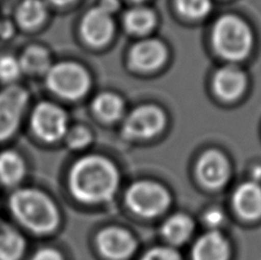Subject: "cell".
<instances>
[{"label":"cell","instance_id":"obj_1","mask_svg":"<svg viewBox=\"0 0 261 260\" xmlns=\"http://www.w3.org/2000/svg\"><path fill=\"white\" fill-rule=\"evenodd\" d=\"M6 210L9 220L28 238L45 239L54 235L61 225L59 205L47 190L27 184L8 192Z\"/></svg>","mask_w":261,"mask_h":260},{"label":"cell","instance_id":"obj_2","mask_svg":"<svg viewBox=\"0 0 261 260\" xmlns=\"http://www.w3.org/2000/svg\"><path fill=\"white\" fill-rule=\"evenodd\" d=\"M118 172L101 156H85L74 162L68 174V187L79 202L93 204L107 201L118 186Z\"/></svg>","mask_w":261,"mask_h":260},{"label":"cell","instance_id":"obj_3","mask_svg":"<svg viewBox=\"0 0 261 260\" xmlns=\"http://www.w3.org/2000/svg\"><path fill=\"white\" fill-rule=\"evenodd\" d=\"M25 127L37 143L55 145L63 141L68 131V114L62 106L53 100H37L32 102Z\"/></svg>","mask_w":261,"mask_h":260},{"label":"cell","instance_id":"obj_4","mask_svg":"<svg viewBox=\"0 0 261 260\" xmlns=\"http://www.w3.org/2000/svg\"><path fill=\"white\" fill-rule=\"evenodd\" d=\"M32 95L24 84L0 87V146H8L25 127Z\"/></svg>","mask_w":261,"mask_h":260},{"label":"cell","instance_id":"obj_5","mask_svg":"<svg viewBox=\"0 0 261 260\" xmlns=\"http://www.w3.org/2000/svg\"><path fill=\"white\" fill-rule=\"evenodd\" d=\"M43 81L50 94L69 101L81 99L91 85L90 76L85 68L70 60L54 61Z\"/></svg>","mask_w":261,"mask_h":260},{"label":"cell","instance_id":"obj_6","mask_svg":"<svg viewBox=\"0 0 261 260\" xmlns=\"http://www.w3.org/2000/svg\"><path fill=\"white\" fill-rule=\"evenodd\" d=\"M213 45L218 53L232 61L244 59L252 45L249 27L235 15L219 18L213 29Z\"/></svg>","mask_w":261,"mask_h":260},{"label":"cell","instance_id":"obj_7","mask_svg":"<svg viewBox=\"0 0 261 260\" xmlns=\"http://www.w3.org/2000/svg\"><path fill=\"white\" fill-rule=\"evenodd\" d=\"M126 199L132 211L143 217L160 215L170 203L166 190L152 181L135 183L128 189Z\"/></svg>","mask_w":261,"mask_h":260},{"label":"cell","instance_id":"obj_8","mask_svg":"<svg viewBox=\"0 0 261 260\" xmlns=\"http://www.w3.org/2000/svg\"><path fill=\"white\" fill-rule=\"evenodd\" d=\"M30 165L21 149L4 146L0 149V188L7 192L27 185Z\"/></svg>","mask_w":261,"mask_h":260},{"label":"cell","instance_id":"obj_9","mask_svg":"<svg viewBox=\"0 0 261 260\" xmlns=\"http://www.w3.org/2000/svg\"><path fill=\"white\" fill-rule=\"evenodd\" d=\"M12 20L18 32L37 34L49 18V6L45 0H20L14 7Z\"/></svg>","mask_w":261,"mask_h":260},{"label":"cell","instance_id":"obj_10","mask_svg":"<svg viewBox=\"0 0 261 260\" xmlns=\"http://www.w3.org/2000/svg\"><path fill=\"white\" fill-rule=\"evenodd\" d=\"M16 55L23 78L29 80H43L54 63L50 49L38 41L25 44Z\"/></svg>","mask_w":261,"mask_h":260},{"label":"cell","instance_id":"obj_11","mask_svg":"<svg viewBox=\"0 0 261 260\" xmlns=\"http://www.w3.org/2000/svg\"><path fill=\"white\" fill-rule=\"evenodd\" d=\"M165 125V116L153 106L135 109L124 123V133L130 138H149L157 134Z\"/></svg>","mask_w":261,"mask_h":260},{"label":"cell","instance_id":"obj_12","mask_svg":"<svg viewBox=\"0 0 261 260\" xmlns=\"http://www.w3.org/2000/svg\"><path fill=\"white\" fill-rule=\"evenodd\" d=\"M28 251V236L11 220L0 216V260H25Z\"/></svg>","mask_w":261,"mask_h":260},{"label":"cell","instance_id":"obj_13","mask_svg":"<svg viewBox=\"0 0 261 260\" xmlns=\"http://www.w3.org/2000/svg\"><path fill=\"white\" fill-rule=\"evenodd\" d=\"M114 23L111 15L101 7H95L88 11L84 16L81 31L83 38L93 46H101L113 36Z\"/></svg>","mask_w":261,"mask_h":260},{"label":"cell","instance_id":"obj_14","mask_svg":"<svg viewBox=\"0 0 261 260\" xmlns=\"http://www.w3.org/2000/svg\"><path fill=\"white\" fill-rule=\"evenodd\" d=\"M100 251L106 257L120 260L129 257L135 249V242L126 230L116 228H107L100 233L97 238Z\"/></svg>","mask_w":261,"mask_h":260},{"label":"cell","instance_id":"obj_15","mask_svg":"<svg viewBox=\"0 0 261 260\" xmlns=\"http://www.w3.org/2000/svg\"><path fill=\"white\" fill-rule=\"evenodd\" d=\"M197 174L202 183L207 187H220L229 176V164L220 152L210 150L205 152L199 160Z\"/></svg>","mask_w":261,"mask_h":260},{"label":"cell","instance_id":"obj_16","mask_svg":"<svg viewBox=\"0 0 261 260\" xmlns=\"http://www.w3.org/2000/svg\"><path fill=\"white\" fill-rule=\"evenodd\" d=\"M166 48L160 40H143L130 50V63L140 70H153L166 59Z\"/></svg>","mask_w":261,"mask_h":260},{"label":"cell","instance_id":"obj_17","mask_svg":"<svg viewBox=\"0 0 261 260\" xmlns=\"http://www.w3.org/2000/svg\"><path fill=\"white\" fill-rule=\"evenodd\" d=\"M246 85L244 73L237 68L226 67L219 70L213 80L214 91L223 99L231 100L242 94Z\"/></svg>","mask_w":261,"mask_h":260},{"label":"cell","instance_id":"obj_18","mask_svg":"<svg viewBox=\"0 0 261 260\" xmlns=\"http://www.w3.org/2000/svg\"><path fill=\"white\" fill-rule=\"evenodd\" d=\"M237 212L248 219L261 216V187L254 183H246L237 188L234 195Z\"/></svg>","mask_w":261,"mask_h":260},{"label":"cell","instance_id":"obj_19","mask_svg":"<svg viewBox=\"0 0 261 260\" xmlns=\"http://www.w3.org/2000/svg\"><path fill=\"white\" fill-rule=\"evenodd\" d=\"M228 257V244L217 231H211L200 238L193 251L194 260H227Z\"/></svg>","mask_w":261,"mask_h":260},{"label":"cell","instance_id":"obj_20","mask_svg":"<svg viewBox=\"0 0 261 260\" xmlns=\"http://www.w3.org/2000/svg\"><path fill=\"white\" fill-rule=\"evenodd\" d=\"M194 229V224L189 217L176 215L171 217L163 226V235L172 243L179 244L189 239Z\"/></svg>","mask_w":261,"mask_h":260},{"label":"cell","instance_id":"obj_21","mask_svg":"<svg viewBox=\"0 0 261 260\" xmlns=\"http://www.w3.org/2000/svg\"><path fill=\"white\" fill-rule=\"evenodd\" d=\"M123 101L117 95L111 94V93L100 94L93 102L94 113L107 122L118 119L123 113Z\"/></svg>","mask_w":261,"mask_h":260},{"label":"cell","instance_id":"obj_22","mask_svg":"<svg viewBox=\"0 0 261 260\" xmlns=\"http://www.w3.org/2000/svg\"><path fill=\"white\" fill-rule=\"evenodd\" d=\"M22 70L16 53H0V87L22 83Z\"/></svg>","mask_w":261,"mask_h":260},{"label":"cell","instance_id":"obj_23","mask_svg":"<svg viewBox=\"0 0 261 260\" xmlns=\"http://www.w3.org/2000/svg\"><path fill=\"white\" fill-rule=\"evenodd\" d=\"M156 17L150 9L135 7L125 15V25L134 34H144L155 25Z\"/></svg>","mask_w":261,"mask_h":260},{"label":"cell","instance_id":"obj_24","mask_svg":"<svg viewBox=\"0 0 261 260\" xmlns=\"http://www.w3.org/2000/svg\"><path fill=\"white\" fill-rule=\"evenodd\" d=\"M92 140L91 132L83 125H74L69 126L67 133H65L63 142L67 145L69 149L79 150L85 148Z\"/></svg>","mask_w":261,"mask_h":260},{"label":"cell","instance_id":"obj_25","mask_svg":"<svg viewBox=\"0 0 261 260\" xmlns=\"http://www.w3.org/2000/svg\"><path fill=\"white\" fill-rule=\"evenodd\" d=\"M178 11L188 17H203L211 9V0H175Z\"/></svg>","mask_w":261,"mask_h":260},{"label":"cell","instance_id":"obj_26","mask_svg":"<svg viewBox=\"0 0 261 260\" xmlns=\"http://www.w3.org/2000/svg\"><path fill=\"white\" fill-rule=\"evenodd\" d=\"M25 260H64V257L57 248L50 247V245H43L28 254Z\"/></svg>","mask_w":261,"mask_h":260},{"label":"cell","instance_id":"obj_27","mask_svg":"<svg viewBox=\"0 0 261 260\" xmlns=\"http://www.w3.org/2000/svg\"><path fill=\"white\" fill-rule=\"evenodd\" d=\"M141 260H181V258L173 249L155 248L144 254Z\"/></svg>","mask_w":261,"mask_h":260},{"label":"cell","instance_id":"obj_28","mask_svg":"<svg viewBox=\"0 0 261 260\" xmlns=\"http://www.w3.org/2000/svg\"><path fill=\"white\" fill-rule=\"evenodd\" d=\"M18 30L11 17L0 18V40L2 41H11L16 37Z\"/></svg>","mask_w":261,"mask_h":260},{"label":"cell","instance_id":"obj_29","mask_svg":"<svg viewBox=\"0 0 261 260\" xmlns=\"http://www.w3.org/2000/svg\"><path fill=\"white\" fill-rule=\"evenodd\" d=\"M204 220L211 227L219 226L223 221V213L220 210H218V209H211L208 212H206Z\"/></svg>","mask_w":261,"mask_h":260},{"label":"cell","instance_id":"obj_30","mask_svg":"<svg viewBox=\"0 0 261 260\" xmlns=\"http://www.w3.org/2000/svg\"><path fill=\"white\" fill-rule=\"evenodd\" d=\"M119 6L118 0H101V5L99 7L103 9L108 14H113L115 11H117Z\"/></svg>","mask_w":261,"mask_h":260},{"label":"cell","instance_id":"obj_31","mask_svg":"<svg viewBox=\"0 0 261 260\" xmlns=\"http://www.w3.org/2000/svg\"><path fill=\"white\" fill-rule=\"evenodd\" d=\"M48 6L53 7H67L69 5L73 4L76 0H45Z\"/></svg>","mask_w":261,"mask_h":260},{"label":"cell","instance_id":"obj_32","mask_svg":"<svg viewBox=\"0 0 261 260\" xmlns=\"http://www.w3.org/2000/svg\"><path fill=\"white\" fill-rule=\"evenodd\" d=\"M133 2H143V0H133Z\"/></svg>","mask_w":261,"mask_h":260},{"label":"cell","instance_id":"obj_33","mask_svg":"<svg viewBox=\"0 0 261 260\" xmlns=\"http://www.w3.org/2000/svg\"><path fill=\"white\" fill-rule=\"evenodd\" d=\"M0 18H2V15H0Z\"/></svg>","mask_w":261,"mask_h":260}]
</instances>
